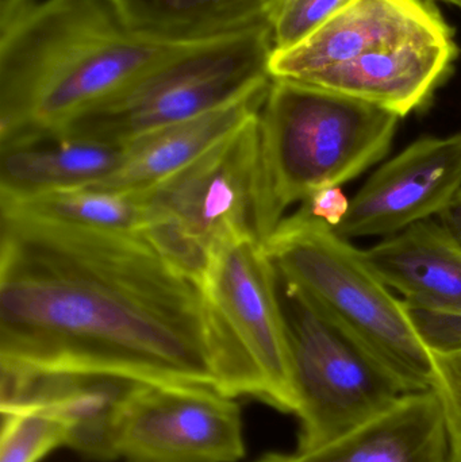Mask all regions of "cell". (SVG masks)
<instances>
[{"label": "cell", "instance_id": "e0dca14e", "mask_svg": "<svg viewBox=\"0 0 461 462\" xmlns=\"http://www.w3.org/2000/svg\"><path fill=\"white\" fill-rule=\"evenodd\" d=\"M116 143L70 134L0 145V198L21 199L60 189L97 186L121 164Z\"/></svg>", "mask_w": 461, "mask_h": 462}, {"label": "cell", "instance_id": "9a60e30c", "mask_svg": "<svg viewBox=\"0 0 461 462\" xmlns=\"http://www.w3.org/2000/svg\"><path fill=\"white\" fill-rule=\"evenodd\" d=\"M446 426L435 391L401 395L392 406L310 452L264 456V462H447Z\"/></svg>", "mask_w": 461, "mask_h": 462}, {"label": "cell", "instance_id": "ba28073f", "mask_svg": "<svg viewBox=\"0 0 461 462\" xmlns=\"http://www.w3.org/2000/svg\"><path fill=\"white\" fill-rule=\"evenodd\" d=\"M278 288L291 352L294 414L300 420L297 452H310L375 417L403 393L279 277Z\"/></svg>", "mask_w": 461, "mask_h": 462}, {"label": "cell", "instance_id": "4fadbf2b", "mask_svg": "<svg viewBox=\"0 0 461 462\" xmlns=\"http://www.w3.org/2000/svg\"><path fill=\"white\" fill-rule=\"evenodd\" d=\"M454 35L449 24L420 32L322 70L302 84L364 100L402 119L427 107L451 75L459 54Z\"/></svg>", "mask_w": 461, "mask_h": 462}, {"label": "cell", "instance_id": "9c48e42d", "mask_svg": "<svg viewBox=\"0 0 461 462\" xmlns=\"http://www.w3.org/2000/svg\"><path fill=\"white\" fill-rule=\"evenodd\" d=\"M245 456L237 401L216 387L141 383L122 418L126 462H237Z\"/></svg>", "mask_w": 461, "mask_h": 462}, {"label": "cell", "instance_id": "603a6c76", "mask_svg": "<svg viewBox=\"0 0 461 462\" xmlns=\"http://www.w3.org/2000/svg\"><path fill=\"white\" fill-rule=\"evenodd\" d=\"M349 202L351 199L346 197L341 187H329L314 192L300 206V210L335 229L348 213Z\"/></svg>", "mask_w": 461, "mask_h": 462}, {"label": "cell", "instance_id": "484cf974", "mask_svg": "<svg viewBox=\"0 0 461 462\" xmlns=\"http://www.w3.org/2000/svg\"><path fill=\"white\" fill-rule=\"evenodd\" d=\"M433 2H444L448 3V5H455V0H433Z\"/></svg>", "mask_w": 461, "mask_h": 462}, {"label": "cell", "instance_id": "277c9868", "mask_svg": "<svg viewBox=\"0 0 461 462\" xmlns=\"http://www.w3.org/2000/svg\"><path fill=\"white\" fill-rule=\"evenodd\" d=\"M264 247L279 280L349 337L403 393L432 390V350L364 250L300 210L281 222Z\"/></svg>", "mask_w": 461, "mask_h": 462}, {"label": "cell", "instance_id": "ffe728a7", "mask_svg": "<svg viewBox=\"0 0 461 462\" xmlns=\"http://www.w3.org/2000/svg\"><path fill=\"white\" fill-rule=\"evenodd\" d=\"M0 462H40L68 447L69 428L53 415L32 409H0Z\"/></svg>", "mask_w": 461, "mask_h": 462}, {"label": "cell", "instance_id": "52a82bcc", "mask_svg": "<svg viewBox=\"0 0 461 462\" xmlns=\"http://www.w3.org/2000/svg\"><path fill=\"white\" fill-rule=\"evenodd\" d=\"M272 51V29L191 46L57 134L124 145L202 116L271 83Z\"/></svg>", "mask_w": 461, "mask_h": 462}, {"label": "cell", "instance_id": "d6986e66", "mask_svg": "<svg viewBox=\"0 0 461 462\" xmlns=\"http://www.w3.org/2000/svg\"><path fill=\"white\" fill-rule=\"evenodd\" d=\"M3 213L41 221L115 233L140 234L145 216L143 192L88 186L21 199L0 198Z\"/></svg>", "mask_w": 461, "mask_h": 462}, {"label": "cell", "instance_id": "6da1fadb", "mask_svg": "<svg viewBox=\"0 0 461 462\" xmlns=\"http://www.w3.org/2000/svg\"><path fill=\"white\" fill-rule=\"evenodd\" d=\"M0 369L218 390L202 285L141 234L0 218Z\"/></svg>", "mask_w": 461, "mask_h": 462}, {"label": "cell", "instance_id": "cb8c5ba5", "mask_svg": "<svg viewBox=\"0 0 461 462\" xmlns=\"http://www.w3.org/2000/svg\"><path fill=\"white\" fill-rule=\"evenodd\" d=\"M438 221L461 246V189L452 202L441 211Z\"/></svg>", "mask_w": 461, "mask_h": 462}, {"label": "cell", "instance_id": "30bf717a", "mask_svg": "<svg viewBox=\"0 0 461 462\" xmlns=\"http://www.w3.org/2000/svg\"><path fill=\"white\" fill-rule=\"evenodd\" d=\"M460 189L461 132L420 138L371 175L336 233L349 241L394 236L438 218Z\"/></svg>", "mask_w": 461, "mask_h": 462}, {"label": "cell", "instance_id": "8fae6325", "mask_svg": "<svg viewBox=\"0 0 461 462\" xmlns=\"http://www.w3.org/2000/svg\"><path fill=\"white\" fill-rule=\"evenodd\" d=\"M390 290L443 352L461 350V246L435 219L419 222L364 250Z\"/></svg>", "mask_w": 461, "mask_h": 462}, {"label": "cell", "instance_id": "d4e9b609", "mask_svg": "<svg viewBox=\"0 0 461 462\" xmlns=\"http://www.w3.org/2000/svg\"><path fill=\"white\" fill-rule=\"evenodd\" d=\"M38 0H0V32L7 30Z\"/></svg>", "mask_w": 461, "mask_h": 462}, {"label": "cell", "instance_id": "3957f363", "mask_svg": "<svg viewBox=\"0 0 461 462\" xmlns=\"http://www.w3.org/2000/svg\"><path fill=\"white\" fill-rule=\"evenodd\" d=\"M400 116L379 106L273 79L259 113L263 244L295 205L343 187L392 151Z\"/></svg>", "mask_w": 461, "mask_h": 462}, {"label": "cell", "instance_id": "8992f818", "mask_svg": "<svg viewBox=\"0 0 461 462\" xmlns=\"http://www.w3.org/2000/svg\"><path fill=\"white\" fill-rule=\"evenodd\" d=\"M202 290L213 322L218 390L294 414L289 336L264 244L241 238L219 247Z\"/></svg>", "mask_w": 461, "mask_h": 462}, {"label": "cell", "instance_id": "7c38bea8", "mask_svg": "<svg viewBox=\"0 0 461 462\" xmlns=\"http://www.w3.org/2000/svg\"><path fill=\"white\" fill-rule=\"evenodd\" d=\"M140 384L107 374L0 369V409L53 415L69 428L68 448L91 461H115L124 409Z\"/></svg>", "mask_w": 461, "mask_h": 462}, {"label": "cell", "instance_id": "2e32d148", "mask_svg": "<svg viewBox=\"0 0 461 462\" xmlns=\"http://www.w3.org/2000/svg\"><path fill=\"white\" fill-rule=\"evenodd\" d=\"M271 83L216 110L127 141L122 145L124 157L115 172L97 186L116 191H148L257 116Z\"/></svg>", "mask_w": 461, "mask_h": 462}, {"label": "cell", "instance_id": "f1b7e54d", "mask_svg": "<svg viewBox=\"0 0 461 462\" xmlns=\"http://www.w3.org/2000/svg\"><path fill=\"white\" fill-rule=\"evenodd\" d=\"M257 462H264V461H263V460H262V458H260V460H259V461H257Z\"/></svg>", "mask_w": 461, "mask_h": 462}, {"label": "cell", "instance_id": "5b68a950", "mask_svg": "<svg viewBox=\"0 0 461 462\" xmlns=\"http://www.w3.org/2000/svg\"><path fill=\"white\" fill-rule=\"evenodd\" d=\"M259 114L207 152L143 191L140 234L202 285L219 247L259 233Z\"/></svg>", "mask_w": 461, "mask_h": 462}, {"label": "cell", "instance_id": "5bb4252c", "mask_svg": "<svg viewBox=\"0 0 461 462\" xmlns=\"http://www.w3.org/2000/svg\"><path fill=\"white\" fill-rule=\"evenodd\" d=\"M447 24L433 0H351L297 45L273 49L271 76L302 83L322 70Z\"/></svg>", "mask_w": 461, "mask_h": 462}, {"label": "cell", "instance_id": "83f0119b", "mask_svg": "<svg viewBox=\"0 0 461 462\" xmlns=\"http://www.w3.org/2000/svg\"><path fill=\"white\" fill-rule=\"evenodd\" d=\"M284 2H286V0H279V7H281V5H283ZM279 7H278V10H279Z\"/></svg>", "mask_w": 461, "mask_h": 462}, {"label": "cell", "instance_id": "7a4b0ae2", "mask_svg": "<svg viewBox=\"0 0 461 462\" xmlns=\"http://www.w3.org/2000/svg\"><path fill=\"white\" fill-rule=\"evenodd\" d=\"M191 46L138 34L114 0L35 3L0 32V145L62 132Z\"/></svg>", "mask_w": 461, "mask_h": 462}, {"label": "cell", "instance_id": "7402d4cb", "mask_svg": "<svg viewBox=\"0 0 461 462\" xmlns=\"http://www.w3.org/2000/svg\"><path fill=\"white\" fill-rule=\"evenodd\" d=\"M436 376L432 390L440 402L446 426L448 458L461 462V350L433 353Z\"/></svg>", "mask_w": 461, "mask_h": 462}, {"label": "cell", "instance_id": "ac0fdd59", "mask_svg": "<svg viewBox=\"0 0 461 462\" xmlns=\"http://www.w3.org/2000/svg\"><path fill=\"white\" fill-rule=\"evenodd\" d=\"M138 34L172 45H198L272 29L279 0H114Z\"/></svg>", "mask_w": 461, "mask_h": 462}, {"label": "cell", "instance_id": "44dd1931", "mask_svg": "<svg viewBox=\"0 0 461 462\" xmlns=\"http://www.w3.org/2000/svg\"><path fill=\"white\" fill-rule=\"evenodd\" d=\"M351 0H286L272 22L273 49L297 45Z\"/></svg>", "mask_w": 461, "mask_h": 462}, {"label": "cell", "instance_id": "4316f807", "mask_svg": "<svg viewBox=\"0 0 461 462\" xmlns=\"http://www.w3.org/2000/svg\"><path fill=\"white\" fill-rule=\"evenodd\" d=\"M455 5L461 8V0H455Z\"/></svg>", "mask_w": 461, "mask_h": 462}]
</instances>
